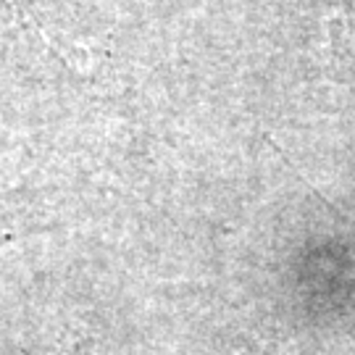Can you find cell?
Listing matches in <instances>:
<instances>
[{
    "label": "cell",
    "instance_id": "obj_1",
    "mask_svg": "<svg viewBox=\"0 0 355 355\" xmlns=\"http://www.w3.org/2000/svg\"><path fill=\"white\" fill-rule=\"evenodd\" d=\"M6 240H8V237H3V234H0V242H6Z\"/></svg>",
    "mask_w": 355,
    "mask_h": 355
}]
</instances>
